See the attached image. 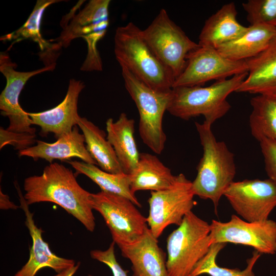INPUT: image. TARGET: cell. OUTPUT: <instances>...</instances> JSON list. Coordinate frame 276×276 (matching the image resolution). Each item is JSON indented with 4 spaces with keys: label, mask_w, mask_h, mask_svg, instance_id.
Here are the masks:
<instances>
[{
    "label": "cell",
    "mask_w": 276,
    "mask_h": 276,
    "mask_svg": "<svg viewBox=\"0 0 276 276\" xmlns=\"http://www.w3.org/2000/svg\"><path fill=\"white\" fill-rule=\"evenodd\" d=\"M24 198L28 205L50 202L60 206L93 232L96 226L91 193L82 188L73 171L62 164L52 163L39 175L25 179Z\"/></svg>",
    "instance_id": "6da1fadb"
},
{
    "label": "cell",
    "mask_w": 276,
    "mask_h": 276,
    "mask_svg": "<svg viewBox=\"0 0 276 276\" xmlns=\"http://www.w3.org/2000/svg\"><path fill=\"white\" fill-rule=\"evenodd\" d=\"M203 154L192 182L195 196L210 199L216 211L224 192L234 181L236 173L234 154L222 141L216 139L211 126L195 122Z\"/></svg>",
    "instance_id": "7a4b0ae2"
},
{
    "label": "cell",
    "mask_w": 276,
    "mask_h": 276,
    "mask_svg": "<svg viewBox=\"0 0 276 276\" xmlns=\"http://www.w3.org/2000/svg\"><path fill=\"white\" fill-rule=\"evenodd\" d=\"M142 31L132 22L117 28L114 38L116 59L121 67L152 88L170 91L175 79L145 40Z\"/></svg>",
    "instance_id": "3957f363"
},
{
    "label": "cell",
    "mask_w": 276,
    "mask_h": 276,
    "mask_svg": "<svg viewBox=\"0 0 276 276\" xmlns=\"http://www.w3.org/2000/svg\"><path fill=\"white\" fill-rule=\"evenodd\" d=\"M248 75V72L236 75L229 79L216 81L207 87L179 86L172 89V97L167 111L185 120L199 116L203 123L212 126L229 110L226 98L237 90Z\"/></svg>",
    "instance_id": "277c9868"
},
{
    "label": "cell",
    "mask_w": 276,
    "mask_h": 276,
    "mask_svg": "<svg viewBox=\"0 0 276 276\" xmlns=\"http://www.w3.org/2000/svg\"><path fill=\"white\" fill-rule=\"evenodd\" d=\"M109 0H91L77 12L76 4L60 21L62 30L58 37L50 41L67 48L72 40L81 37L86 42L87 54L80 70H102L97 43L105 35L109 25Z\"/></svg>",
    "instance_id": "5b68a950"
},
{
    "label": "cell",
    "mask_w": 276,
    "mask_h": 276,
    "mask_svg": "<svg viewBox=\"0 0 276 276\" xmlns=\"http://www.w3.org/2000/svg\"><path fill=\"white\" fill-rule=\"evenodd\" d=\"M121 67L125 88L139 112L140 136L153 152L160 154L167 139L163 119L172 97V89L168 91L154 89L126 67Z\"/></svg>",
    "instance_id": "8992f818"
},
{
    "label": "cell",
    "mask_w": 276,
    "mask_h": 276,
    "mask_svg": "<svg viewBox=\"0 0 276 276\" xmlns=\"http://www.w3.org/2000/svg\"><path fill=\"white\" fill-rule=\"evenodd\" d=\"M210 224L192 211L167 239L166 266L170 276H189L209 251Z\"/></svg>",
    "instance_id": "52a82bcc"
},
{
    "label": "cell",
    "mask_w": 276,
    "mask_h": 276,
    "mask_svg": "<svg viewBox=\"0 0 276 276\" xmlns=\"http://www.w3.org/2000/svg\"><path fill=\"white\" fill-rule=\"evenodd\" d=\"M142 32L145 40L175 80L186 67L188 55L199 47L169 17L164 9Z\"/></svg>",
    "instance_id": "ba28073f"
},
{
    "label": "cell",
    "mask_w": 276,
    "mask_h": 276,
    "mask_svg": "<svg viewBox=\"0 0 276 276\" xmlns=\"http://www.w3.org/2000/svg\"><path fill=\"white\" fill-rule=\"evenodd\" d=\"M93 210L99 213L119 248L138 240L148 228L147 218L129 199L101 191L91 193Z\"/></svg>",
    "instance_id": "9c48e42d"
},
{
    "label": "cell",
    "mask_w": 276,
    "mask_h": 276,
    "mask_svg": "<svg viewBox=\"0 0 276 276\" xmlns=\"http://www.w3.org/2000/svg\"><path fill=\"white\" fill-rule=\"evenodd\" d=\"M195 194L192 181L180 173L170 188L159 191H151L148 199L149 214L147 222L153 235L158 239L168 226H179L185 215L195 204Z\"/></svg>",
    "instance_id": "30bf717a"
},
{
    "label": "cell",
    "mask_w": 276,
    "mask_h": 276,
    "mask_svg": "<svg viewBox=\"0 0 276 276\" xmlns=\"http://www.w3.org/2000/svg\"><path fill=\"white\" fill-rule=\"evenodd\" d=\"M211 244L231 243L250 246L261 254L276 253V222L268 219L248 222L236 215L226 222L212 220L210 224Z\"/></svg>",
    "instance_id": "8fae6325"
},
{
    "label": "cell",
    "mask_w": 276,
    "mask_h": 276,
    "mask_svg": "<svg viewBox=\"0 0 276 276\" xmlns=\"http://www.w3.org/2000/svg\"><path fill=\"white\" fill-rule=\"evenodd\" d=\"M248 70L246 60H233L215 48L199 45L188 55L186 66L175 80L173 88L201 86L211 80H224L248 72Z\"/></svg>",
    "instance_id": "7c38bea8"
},
{
    "label": "cell",
    "mask_w": 276,
    "mask_h": 276,
    "mask_svg": "<svg viewBox=\"0 0 276 276\" xmlns=\"http://www.w3.org/2000/svg\"><path fill=\"white\" fill-rule=\"evenodd\" d=\"M223 196L243 220H266L276 207V182L269 178L233 181Z\"/></svg>",
    "instance_id": "4fadbf2b"
},
{
    "label": "cell",
    "mask_w": 276,
    "mask_h": 276,
    "mask_svg": "<svg viewBox=\"0 0 276 276\" xmlns=\"http://www.w3.org/2000/svg\"><path fill=\"white\" fill-rule=\"evenodd\" d=\"M16 66L7 52H1L0 71L6 80V86L0 95L1 114L9 119V124L6 129L8 130L35 134L36 129L31 126V120L28 112L19 104V95L30 78L45 72L52 71L56 65L44 66L31 72L17 71Z\"/></svg>",
    "instance_id": "5bb4252c"
},
{
    "label": "cell",
    "mask_w": 276,
    "mask_h": 276,
    "mask_svg": "<svg viewBox=\"0 0 276 276\" xmlns=\"http://www.w3.org/2000/svg\"><path fill=\"white\" fill-rule=\"evenodd\" d=\"M84 87L81 80L71 79L65 98L60 104L42 112H28L32 124L40 127L42 136L52 133L58 139L78 126L81 117L78 113V98Z\"/></svg>",
    "instance_id": "9a60e30c"
},
{
    "label": "cell",
    "mask_w": 276,
    "mask_h": 276,
    "mask_svg": "<svg viewBox=\"0 0 276 276\" xmlns=\"http://www.w3.org/2000/svg\"><path fill=\"white\" fill-rule=\"evenodd\" d=\"M21 208L26 216L25 224L32 240V247L28 262L14 276H35L37 272L44 267H50L57 273L75 265L74 260L58 257L52 252L48 244L42 237L43 231L38 228L33 219V214L30 212L19 187L16 185Z\"/></svg>",
    "instance_id": "2e32d148"
},
{
    "label": "cell",
    "mask_w": 276,
    "mask_h": 276,
    "mask_svg": "<svg viewBox=\"0 0 276 276\" xmlns=\"http://www.w3.org/2000/svg\"><path fill=\"white\" fill-rule=\"evenodd\" d=\"M119 248L131 263L132 276H170L166 255L149 228L136 242Z\"/></svg>",
    "instance_id": "e0dca14e"
},
{
    "label": "cell",
    "mask_w": 276,
    "mask_h": 276,
    "mask_svg": "<svg viewBox=\"0 0 276 276\" xmlns=\"http://www.w3.org/2000/svg\"><path fill=\"white\" fill-rule=\"evenodd\" d=\"M35 146L19 151L18 156L29 157L34 160L43 159L50 164L54 159L64 160L77 157L85 163L97 164L87 150L84 135L79 132L77 126L54 143L37 140Z\"/></svg>",
    "instance_id": "ac0fdd59"
},
{
    "label": "cell",
    "mask_w": 276,
    "mask_h": 276,
    "mask_svg": "<svg viewBox=\"0 0 276 276\" xmlns=\"http://www.w3.org/2000/svg\"><path fill=\"white\" fill-rule=\"evenodd\" d=\"M60 0H38L24 24L16 31L1 37L3 41H12L9 49L15 43L24 39H30L37 43L40 52V60L44 66L56 65L61 47L56 42L44 39L40 32L41 20L45 10L50 5L62 2Z\"/></svg>",
    "instance_id": "d6986e66"
},
{
    "label": "cell",
    "mask_w": 276,
    "mask_h": 276,
    "mask_svg": "<svg viewBox=\"0 0 276 276\" xmlns=\"http://www.w3.org/2000/svg\"><path fill=\"white\" fill-rule=\"evenodd\" d=\"M246 61L248 75L236 92L276 94V35L263 51Z\"/></svg>",
    "instance_id": "ffe728a7"
},
{
    "label": "cell",
    "mask_w": 276,
    "mask_h": 276,
    "mask_svg": "<svg viewBox=\"0 0 276 276\" xmlns=\"http://www.w3.org/2000/svg\"><path fill=\"white\" fill-rule=\"evenodd\" d=\"M237 15L234 2L223 5L205 20L199 36V45L217 49L241 36L248 27L240 24Z\"/></svg>",
    "instance_id": "44dd1931"
},
{
    "label": "cell",
    "mask_w": 276,
    "mask_h": 276,
    "mask_svg": "<svg viewBox=\"0 0 276 276\" xmlns=\"http://www.w3.org/2000/svg\"><path fill=\"white\" fill-rule=\"evenodd\" d=\"M134 120L122 113L116 121L112 118L106 122L107 139L116 154L123 172L130 174L136 168L140 158L134 136Z\"/></svg>",
    "instance_id": "7402d4cb"
},
{
    "label": "cell",
    "mask_w": 276,
    "mask_h": 276,
    "mask_svg": "<svg viewBox=\"0 0 276 276\" xmlns=\"http://www.w3.org/2000/svg\"><path fill=\"white\" fill-rule=\"evenodd\" d=\"M129 176L131 189L134 194L140 190L167 189L173 185L177 178L156 156L148 153H140L138 164Z\"/></svg>",
    "instance_id": "603a6c76"
},
{
    "label": "cell",
    "mask_w": 276,
    "mask_h": 276,
    "mask_svg": "<svg viewBox=\"0 0 276 276\" xmlns=\"http://www.w3.org/2000/svg\"><path fill=\"white\" fill-rule=\"evenodd\" d=\"M275 35L276 27L266 24L250 25L241 36L217 50L228 59L247 60L263 51Z\"/></svg>",
    "instance_id": "cb8c5ba5"
},
{
    "label": "cell",
    "mask_w": 276,
    "mask_h": 276,
    "mask_svg": "<svg viewBox=\"0 0 276 276\" xmlns=\"http://www.w3.org/2000/svg\"><path fill=\"white\" fill-rule=\"evenodd\" d=\"M78 126L84 135L87 150L101 169L113 174L124 173L105 132L84 117H80Z\"/></svg>",
    "instance_id": "d4e9b609"
},
{
    "label": "cell",
    "mask_w": 276,
    "mask_h": 276,
    "mask_svg": "<svg viewBox=\"0 0 276 276\" xmlns=\"http://www.w3.org/2000/svg\"><path fill=\"white\" fill-rule=\"evenodd\" d=\"M68 163L77 174L85 175L95 182L102 191L119 195L131 200L136 206H142L131 189L129 174H113L99 169L96 165L83 161L72 160Z\"/></svg>",
    "instance_id": "484cf974"
},
{
    "label": "cell",
    "mask_w": 276,
    "mask_h": 276,
    "mask_svg": "<svg viewBox=\"0 0 276 276\" xmlns=\"http://www.w3.org/2000/svg\"><path fill=\"white\" fill-rule=\"evenodd\" d=\"M250 105L252 135L259 142L266 139L276 141V94L257 95L250 99Z\"/></svg>",
    "instance_id": "4316f807"
},
{
    "label": "cell",
    "mask_w": 276,
    "mask_h": 276,
    "mask_svg": "<svg viewBox=\"0 0 276 276\" xmlns=\"http://www.w3.org/2000/svg\"><path fill=\"white\" fill-rule=\"evenodd\" d=\"M226 243H218L211 245L209 251L196 264L189 276H199L206 274L210 276H255L253 268L261 254L256 250L247 260V266L243 270L231 269L219 266L216 258Z\"/></svg>",
    "instance_id": "83f0119b"
},
{
    "label": "cell",
    "mask_w": 276,
    "mask_h": 276,
    "mask_svg": "<svg viewBox=\"0 0 276 276\" xmlns=\"http://www.w3.org/2000/svg\"><path fill=\"white\" fill-rule=\"evenodd\" d=\"M251 25L266 24L276 27V0H248L242 3Z\"/></svg>",
    "instance_id": "f1b7e54d"
},
{
    "label": "cell",
    "mask_w": 276,
    "mask_h": 276,
    "mask_svg": "<svg viewBox=\"0 0 276 276\" xmlns=\"http://www.w3.org/2000/svg\"><path fill=\"white\" fill-rule=\"evenodd\" d=\"M35 138V133L15 132L1 127L0 149L11 145L19 151L32 146L37 141Z\"/></svg>",
    "instance_id": "f546056e"
},
{
    "label": "cell",
    "mask_w": 276,
    "mask_h": 276,
    "mask_svg": "<svg viewBox=\"0 0 276 276\" xmlns=\"http://www.w3.org/2000/svg\"><path fill=\"white\" fill-rule=\"evenodd\" d=\"M115 244L112 241L108 248L105 250H92L90 252L91 258L106 265L110 269L113 276H128L126 271L123 269L116 259L114 254Z\"/></svg>",
    "instance_id": "4dcf8cb0"
},
{
    "label": "cell",
    "mask_w": 276,
    "mask_h": 276,
    "mask_svg": "<svg viewBox=\"0 0 276 276\" xmlns=\"http://www.w3.org/2000/svg\"><path fill=\"white\" fill-rule=\"evenodd\" d=\"M259 142L266 172L269 178L276 182V141L266 139Z\"/></svg>",
    "instance_id": "1f68e13d"
},
{
    "label": "cell",
    "mask_w": 276,
    "mask_h": 276,
    "mask_svg": "<svg viewBox=\"0 0 276 276\" xmlns=\"http://www.w3.org/2000/svg\"><path fill=\"white\" fill-rule=\"evenodd\" d=\"M19 206L12 202L9 196L4 194L1 189L0 191V209L2 210L13 209L15 210Z\"/></svg>",
    "instance_id": "d6a6232c"
},
{
    "label": "cell",
    "mask_w": 276,
    "mask_h": 276,
    "mask_svg": "<svg viewBox=\"0 0 276 276\" xmlns=\"http://www.w3.org/2000/svg\"><path fill=\"white\" fill-rule=\"evenodd\" d=\"M80 266V262H78L75 265L68 267L60 272L57 273L56 274L53 276H73L79 269Z\"/></svg>",
    "instance_id": "836d02e7"
}]
</instances>
